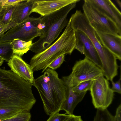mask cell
I'll return each mask as SVG.
<instances>
[{
  "instance_id": "24",
  "label": "cell",
  "mask_w": 121,
  "mask_h": 121,
  "mask_svg": "<svg viewBox=\"0 0 121 121\" xmlns=\"http://www.w3.org/2000/svg\"><path fill=\"white\" fill-rule=\"evenodd\" d=\"M111 81L112 85V87L111 88L113 91L114 92H116L119 94H121V77H120L118 80L115 82H114L113 80Z\"/></svg>"
},
{
  "instance_id": "31",
  "label": "cell",
  "mask_w": 121,
  "mask_h": 121,
  "mask_svg": "<svg viewBox=\"0 0 121 121\" xmlns=\"http://www.w3.org/2000/svg\"><path fill=\"white\" fill-rule=\"evenodd\" d=\"M1 29H0V33H1Z\"/></svg>"
},
{
  "instance_id": "18",
  "label": "cell",
  "mask_w": 121,
  "mask_h": 121,
  "mask_svg": "<svg viewBox=\"0 0 121 121\" xmlns=\"http://www.w3.org/2000/svg\"><path fill=\"white\" fill-rule=\"evenodd\" d=\"M23 112L26 111L17 108H0V121L11 118Z\"/></svg>"
},
{
  "instance_id": "15",
  "label": "cell",
  "mask_w": 121,
  "mask_h": 121,
  "mask_svg": "<svg viewBox=\"0 0 121 121\" xmlns=\"http://www.w3.org/2000/svg\"><path fill=\"white\" fill-rule=\"evenodd\" d=\"M35 0H24L16 5L12 18L17 24L24 22L29 17Z\"/></svg>"
},
{
  "instance_id": "19",
  "label": "cell",
  "mask_w": 121,
  "mask_h": 121,
  "mask_svg": "<svg viewBox=\"0 0 121 121\" xmlns=\"http://www.w3.org/2000/svg\"><path fill=\"white\" fill-rule=\"evenodd\" d=\"M13 54L10 43L9 44H0V56L3 57L4 60L8 62Z\"/></svg>"
},
{
  "instance_id": "21",
  "label": "cell",
  "mask_w": 121,
  "mask_h": 121,
  "mask_svg": "<svg viewBox=\"0 0 121 121\" xmlns=\"http://www.w3.org/2000/svg\"><path fill=\"white\" fill-rule=\"evenodd\" d=\"M31 114L29 112H23L1 121H31Z\"/></svg>"
},
{
  "instance_id": "27",
  "label": "cell",
  "mask_w": 121,
  "mask_h": 121,
  "mask_svg": "<svg viewBox=\"0 0 121 121\" xmlns=\"http://www.w3.org/2000/svg\"><path fill=\"white\" fill-rule=\"evenodd\" d=\"M24 0H3L2 3L4 4L3 5L4 6L5 5L9 6L10 5H17L19 3L23 1Z\"/></svg>"
},
{
  "instance_id": "22",
  "label": "cell",
  "mask_w": 121,
  "mask_h": 121,
  "mask_svg": "<svg viewBox=\"0 0 121 121\" xmlns=\"http://www.w3.org/2000/svg\"><path fill=\"white\" fill-rule=\"evenodd\" d=\"M68 115L65 113L60 114L57 112L50 116L46 121H64Z\"/></svg>"
},
{
  "instance_id": "11",
  "label": "cell",
  "mask_w": 121,
  "mask_h": 121,
  "mask_svg": "<svg viewBox=\"0 0 121 121\" xmlns=\"http://www.w3.org/2000/svg\"><path fill=\"white\" fill-rule=\"evenodd\" d=\"M87 0L99 11L113 22L121 31V12L111 0Z\"/></svg>"
},
{
  "instance_id": "13",
  "label": "cell",
  "mask_w": 121,
  "mask_h": 121,
  "mask_svg": "<svg viewBox=\"0 0 121 121\" xmlns=\"http://www.w3.org/2000/svg\"><path fill=\"white\" fill-rule=\"evenodd\" d=\"M62 79L65 83L67 90L66 100L62 105L60 110L65 111L67 114L72 115L75 107L83 99L87 91L79 93L74 92L72 90L73 86L67 76L62 77Z\"/></svg>"
},
{
  "instance_id": "30",
  "label": "cell",
  "mask_w": 121,
  "mask_h": 121,
  "mask_svg": "<svg viewBox=\"0 0 121 121\" xmlns=\"http://www.w3.org/2000/svg\"><path fill=\"white\" fill-rule=\"evenodd\" d=\"M115 1L117 3L120 8L121 9V2L120 0H115Z\"/></svg>"
},
{
  "instance_id": "14",
  "label": "cell",
  "mask_w": 121,
  "mask_h": 121,
  "mask_svg": "<svg viewBox=\"0 0 121 121\" xmlns=\"http://www.w3.org/2000/svg\"><path fill=\"white\" fill-rule=\"evenodd\" d=\"M102 44L120 60H121V35L103 33L96 31Z\"/></svg>"
},
{
  "instance_id": "29",
  "label": "cell",
  "mask_w": 121,
  "mask_h": 121,
  "mask_svg": "<svg viewBox=\"0 0 121 121\" xmlns=\"http://www.w3.org/2000/svg\"><path fill=\"white\" fill-rule=\"evenodd\" d=\"M4 61V60L3 57L2 56H0V67L3 64Z\"/></svg>"
},
{
  "instance_id": "12",
  "label": "cell",
  "mask_w": 121,
  "mask_h": 121,
  "mask_svg": "<svg viewBox=\"0 0 121 121\" xmlns=\"http://www.w3.org/2000/svg\"><path fill=\"white\" fill-rule=\"evenodd\" d=\"M7 64L11 70L20 77L30 83L34 82L33 71L30 65L20 56L14 54L8 62Z\"/></svg>"
},
{
  "instance_id": "7",
  "label": "cell",
  "mask_w": 121,
  "mask_h": 121,
  "mask_svg": "<svg viewBox=\"0 0 121 121\" xmlns=\"http://www.w3.org/2000/svg\"><path fill=\"white\" fill-rule=\"evenodd\" d=\"M90 91L92 103L97 109H106L112 103L114 92L103 75L93 80Z\"/></svg>"
},
{
  "instance_id": "3",
  "label": "cell",
  "mask_w": 121,
  "mask_h": 121,
  "mask_svg": "<svg viewBox=\"0 0 121 121\" xmlns=\"http://www.w3.org/2000/svg\"><path fill=\"white\" fill-rule=\"evenodd\" d=\"M71 20L70 17L63 32L55 42L32 57L30 65L33 72L42 70L43 73L56 58L63 55H71L75 49V31L71 26Z\"/></svg>"
},
{
  "instance_id": "26",
  "label": "cell",
  "mask_w": 121,
  "mask_h": 121,
  "mask_svg": "<svg viewBox=\"0 0 121 121\" xmlns=\"http://www.w3.org/2000/svg\"><path fill=\"white\" fill-rule=\"evenodd\" d=\"M64 121H82V120L81 116L73 114L68 115V117Z\"/></svg>"
},
{
  "instance_id": "9",
  "label": "cell",
  "mask_w": 121,
  "mask_h": 121,
  "mask_svg": "<svg viewBox=\"0 0 121 121\" xmlns=\"http://www.w3.org/2000/svg\"><path fill=\"white\" fill-rule=\"evenodd\" d=\"M42 16L38 18L29 17L24 22L18 24L16 30V39L26 42L32 41L35 37L40 36L41 32L38 25Z\"/></svg>"
},
{
  "instance_id": "2",
  "label": "cell",
  "mask_w": 121,
  "mask_h": 121,
  "mask_svg": "<svg viewBox=\"0 0 121 121\" xmlns=\"http://www.w3.org/2000/svg\"><path fill=\"white\" fill-rule=\"evenodd\" d=\"M32 84L39 93L46 113L50 116L59 112L66 100L67 88L57 72L48 68Z\"/></svg>"
},
{
  "instance_id": "28",
  "label": "cell",
  "mask_w": 121,
  "mask_h": 121,
  "mask_svg": "<svg viewBox=\"0 0 121 121\" xmlns=\"http://www.w3.org/2000/svg\"><path fill=\"white\" fill-rule=\"evenodd\" d=\"M115 121H121V104L117 108L115 115L114 116Z\"/></svg>"
},
{
  "instance_id": "5",
  "label": "cell",
  "mask_w": 121,
  "mask_h": 121,
  "mask_svg": "<svg viewBox=\"0 0 121 121\" xmlns=\"http://www.w3.org/2000/svg\"><path fill=\"white\" fill-rule=\"evenodd\" d=\"M82 8L83 13L90 25L95 31L103 33L121 35V31L116 24L99 11L87 0H84Z\"/></svg>"
},
{
  "instance_id": "20",
  "label": "cell",
  "mask_w": 121,
  "mask_h": 121,
  "mask_svg": "<svg viewBox=\"0 0 121 121\" xmlns=\"http://www.w3.org/2000/svg\"><path fill=\"white\" fill-rule=\"evenodd\" d=\"M93 80H89L82 82L78 85L73 87L72 90L74 93H79L90 91Z\"/></svg>"
},
{
  "instance_id": "23",
  "label": "cell",
  "mask_w": 121,
  "mask_h": 121,
  "mask_svg": "<svg viewBox=\"0 0 121 121\" xmlns=\"http://www.w3.org/2000/svg\"><path fill=\"white\" fill-rule=\"evenodd\" d=\"M65 55H63L54 60L48 68L54 70L59 67L65 61Z\"/></svg>"
},
{
  "instance_id": "8",
  "label": "cell",
  "mask_w": 121,
  "mask_h": 121,
  "mask_svg": "<svg viewBox=\"0 0 121 121\" xmlns=\"http://www.w3.org/2000/svg\"><path fill=\"white\" fill-rule=\"evenodd\" d=\"M76 38L75 49L95 64L102 70V65L97 52L89 37L83 32L75 31Z\"/></svg>"
},
{
  "instance_id": "10",
  "label": "cell",
  "mask_w": 121,
  "mask_h": 121,
  "mask_svg": "<svg viewBox=\"0 0 121 121\" xmlns=\"http://www.w3.org/2000/svg\"><path fill=\"white\" fill-rule=\"evenodd\" d=\"M80 0H35L30 13L35 12L44 16L53 13Z\"/></svg>"
},
{
  "instance_id": "4",
  "label": "cell",
  "mask_w": 121,
  "mask_h": 121,
  "mask_svg": "<svg viewBox=\"0 0 121 121\" xmlns=\"http://www.w3.org/2000/svg\"><path fill=\"white\" fill-rule=\"evenodd\" d=\"M76 3L70 4L49 15L42 16L41 21L44 28L39 39L32 43L30 50L37 53L51 45L67 26L69 21L68 15L75 7Z\"/></svg>"
},
{
  "instance_id": "6",
  "label": "cell",
  "mask_w": 121,
  "mask_h": 121,
  "mask_svg": "<svg viewBox=\"0 0 121 121\" xmlns=\"http://www.w3.org/2000/svg\"><path fill=\"white\" fill-rule=\"evenodd\" d=\"M103 75L102 70L86 57L77 61L68 77L73 87L86 81L93 80Z\"/></svg>"
},
{
  "instance_id": "25",
  "label": "cell",
  "mask_w": 121,
  "mask_h": 121,
  "mask_svg": "<svg viewBox=\"0 0 121 121\" xmlns=\"http://www.w3.org/2000/svg\"><path fill=\"white\" fill-rule=\"evenodd\" d=\"M14 7H12L10 8L9 9H8L7 11H6V13L4 16V21L5 22H8L9 21V20L12 18V16L13 12L15 9Z\"/></svg>"
},
{
  "instance_id": "1",
  "label": "cell",
  "mask_w": 121,
  "mask_h": 121,
  "mask_svg": "<svg viewBox=\"0 0 121 121\" xmlns=\"http://www.w3.org/2000/svg\"><path fill=\"white\" fill-rule=\"evenodd\" d=\"M32 86L11 70L0 67V108H17L29 112L36 101Z\"/></svg>"
},
{
  "instance_id": "17",
  "label": "cell",
  "mask_w": 121,
  "mask_h": 121,
  "mask_svg": "<svg viewBox=\"0 0 121 121\" xmlns=\"http://www.w3.org/2000/svg\"><path fill=\"white\" fill-rule=\"evenodd\" d=\"M93 121H115L114 116L107 110L97 109Z\"/></svg>"
},
{
  "instance_id": "16",
  "label": "cell",
  "mask_w": 121,
  "mask_h": 121,
  "mask_svg": "<svg viewBox=\"0 0 121 121\" xmlns=\"http://www.w3.org/2000/svg\"><path fill=\"white\" fill-rule=\"evenodd\" d=\"M13 54L22 56L29 50L32 44V41L26 42L19 39H14L10 43Z\"/></svg>"
}]
</instances>
